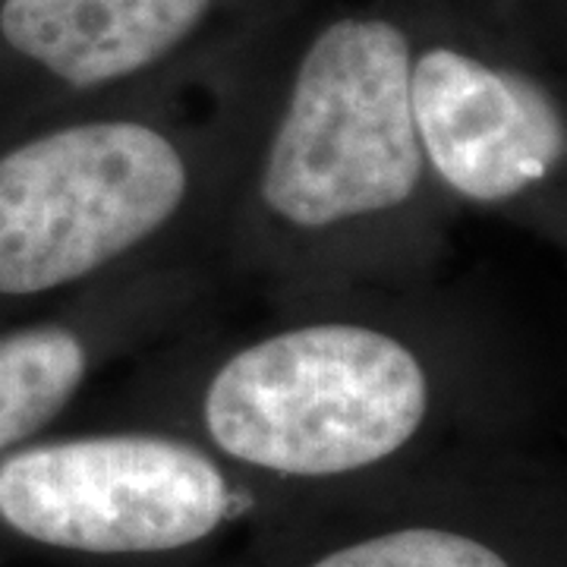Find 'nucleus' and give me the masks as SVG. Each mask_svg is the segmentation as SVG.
Segmentation results:
<instances>
[{
	"label": "nucleus",
	"instance_id": "nucleus-1",
	"mask_svg": "<svg viewBox=\"0 0 567 567\" xmlns=\"http://www.w3.org/2000/svg\"><path fill=\"white\" fill-rule=\"evenodd\" d=\"M107 420L177 429L265 486L316 495L473 447L539 445L546 382L520 331L442 281L265 306L145 353Z\"/></svg>",
	"mask_w": 567,
	"mask_h": 567
},
{
	"label": "nucleus",
	"instance_id": "nucleus-2",
	"mask_svg": "<svg viewBox=\"0 0 567 567\" xmlns=\"http://www.w3.org/2000/svg\"><path fill=\"white\" fill-rule=\"evenodd\" d=\"M410 44V0L290 22L224 221V290L287 306L442 281L457 212L416 145Z\"/></svg>",
	"mask_w": 567,
	"mask_h": 567
},
{
	"label": "nucleus",
	"instance_id": "nucleus-3",
	"mask_svg": "<svg viewBox=\"0 0 567 567\" xmlns=\"http://www.w3.org/2000/svg\"><path fill=\"white\" fill-rule=\"evenodd\" d=\"M281 35L196 80L0 133V324L148 268L218 265Z\"/></svg>",
	"mask_w": 567,
	"mask_h": 567
},
{
	"label": "nucleus",
	"instance_id": "nucleus-4",
	"mask_svg": "<svg viewBox=\"0 0 567 567\" xmlns=\"http://www.w3.org/2000/svg\"><path fill=\"white\" fill-rule=\"evenodd\" d=\"M297 498L177 429L58 425L0 457V548L70 567H196Z\"/></svg>",
	"mask_w": 567,
	"mask_h": 567
},
{
	"label": "nucleus",
	"instance_id": "nucleus-5",
	"mask_svg": "<svg viewBox=\"0 0 567 567\" xmlns=\"http://www.w3.org/2000/svg\"><path fill=\"white\" fill-rule=\"evenodd\" d=\"M406 99L425 171L457 218L567 240V107L524 0H410Z\"/></svg>",
	"mask_w": 567,
	"mask_h": 567
},
{
	"label": "nucleus",
	"instance_id": "nucleus-6",
	"mask_svg": "<svg viewBox=\"0 0 567 567\" xmlns=\"http://www.w3.org/2000/svg\"><path fill=\"white\" fill-rule=\"evenodd\" d=\"M196 567H567V476L543 445L473 447L303 495Z\"/></svg>",
	"mask_w": 567,
	"mask_h": 567
},
{
	"label": "nucleus",
	"instance_id": "nucleus-7",
	"mask_svg": "<svg viewBox=\"0 0 567 567\" xmlns=\"http://www.w3.org/2000/svg\"><path fill=\"white\" fill-rule=\"evenodd\" d=\"M303 0H0V133L224 70Z\"/></svg>",
	"mask_w": 567,
	"mask_h": 567
},
{
	"label": "nucleus",
	"instance_id": "nucleus-8",
	"mask_svg": "<svg viewBox=\"0 0 567 567\" xmlns=\"http://www.w3.org/2000/svg\"><path fill=\"white\" fill-rule=\"evenodd\" d=\"M221 293L215 262H174L0 324V457L63 425L111 369L205 322Z\"/></svg>",
	"mask_w": 567,
	"mask_h": 567
}]
</instances>
